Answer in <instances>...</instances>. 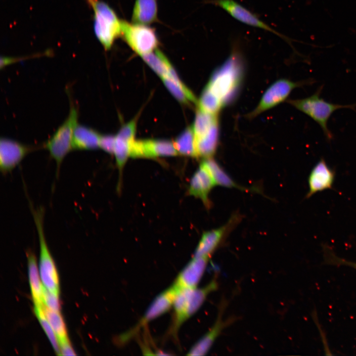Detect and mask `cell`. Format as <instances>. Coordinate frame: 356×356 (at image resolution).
Returning a JSON list of instances; mask_svg holds the SVG:
<instances>
[{"label":"cell","instance_id":"1","mask_svg":"<svg viewBox=\"0 0 356 356\" xmlns=\"http://www.w3.org/2000/svg\"><path fill=\"white\" fill-rule=\"evenodd\" d=\"M244 71L242 56L238 50L233 48L229 56L211 75L206 87L221 101L223 107L236 98Z\"/></svg>","mask_w":356,"mask_h":356},{"label":"cell","instance_id":"2","mask_svg":"<svg viewBox=\"0 0 356 356\" xmlns=\"http://www.w3.org/2000/svg\"><path fill=\"white\" fill-rule=\"evenodd\" d=\"M93 12L95 35L105 50L111 49L115 40L121 36V20L115 11L102 0H87Z\"/></svg>","mask_w":356,"mask_h":356},{"label":"cell","instance_id":"3","mask_svg":"<svg viewBox=\"0 0 356 356\" xmlns=\"http://www.w3.org/2000/svg\"><path fill=\"white\" fill-rule=\"evenodd\" d=\"M30 207L37 228L40 243V274L43 284L50 292L58 295L59 283L58 274L54 261L46 244L44 231V209L43 207L34 208L31 202Z\"/></svg>","mask_w":356,"mask_h":356},{"label":"cell","instance_id":"4","mask_svg":"<svg viewBox=\"0 0 356 356\" xmlns=\"http://www.w3.org/2000/svg\"><path fill=\"white\" fill-rule=\"evenodd\" d=\"M78 110L71 103L69 114L64 122L58 127L51 137L43 145L56 164L58 175L61 165L72 148V138L74 129L78 123Z\"/></svg>","mask_w":356,"mask_h":356},{"label":"cell","instance_id":"5","mask_svg":"<svg viewBox=\"0 0 356 356\" xmlns=\"http://www.w3.org/2000/svg\"><path fill=\"white\" fill-rule=\"evenodd\" d=\"M290 103L318 124L329 139L332 138V134L327 127L331 115L338 109L353 108V105H343L327 102L319 97L318 92L304 99L290 100Z\"/></svg>","mask_w":356,"mask_h":356},{"label":"cell","instance_id":"6","mask_svg":"<svg viewBox=\"0 0 356 356\" xmlns=\"http://www.w3.org/2000/svg\"><path fill=\"white\" fill-rule=\"evenodd\" d=\"M129 46L140 56L157 49L159 40L155 30L147 25L121 20V33Z\"/></svg>","mask_w":356,"mask_h":356},{"label":"cell","instance_id":"7","mask_svg":"<svg viewBox=\"0 0 356 356\" xmlns=\"http://www.w3.org/2000/svg\"><path fill=\"white\" fill-rule=\"evenodd\" d=\"M177 288L173 285L158 295L147 308L142 318L134 328L120 336V341L126 342L143 326L149 322L167 312L173 305L177 292Z\"/></svg>","mask_w":356,"mask_h":356},{"label":"cell","instance_id":"8","mask_svg":"<svg viewBox=\"0 0 356 356\" xmlns=\"http://www.w3.org/2000/svg\"><path fill=\"white\" fill-rule=\"evenodd\" d=\"M209 2L223 9L235 19L242 23L270 32L286 42H290L288 38L272 29L257 15L234 0H209Z\"/></svg>","mask_w":356,"mask_h":356},{"label":"cell","instance_id":"9","mask_svg":"<svg viewBox=\"0 0 356 356\" xmlns=\"http://www.w3.org/2000/svg\"><path fill=\"white\" fill-rule=\"evenodd\" d=\"M36 147L25 145L7 137L0 140V170L5 175L11 172L29 153Z\"/></svg>","mask_w":356,"mask_h":356},{"label":"cell","instance_id":"10","mask_svg":"<svg viewBox=\"0 0 356 356\" xmlns=\"http://www.w3.org/2000/svg\"><path fill=\"white\" fill-rule=\"evenodd\" d=\"M178 154L174 142L167 140H134L131 145L130 157L133 158H155Z\"/></svg>","mask_w":356,"mask_h":356},{"label":"cell","instance_id":"11","mask_svg":"<svg viewBox=\"0 0 356 356\" xmlns=\"http://www.w3.org/2000/svg\"><path fill=\"white\" fill-rule=\"evenodd\" d=\"M299 83L287 79H280L273 83L265 92L257 107L251 114L252 117L269 109L284 101Z\"/></svg>","mask_w":356,"mask_h":356},{"label":"cell","instance_id":"12","mask_svg":"<svg viewBox=\"0 0 356 356\" xmlns=\"http://www.w3.org/2000/svg\"><path fill=\"white\" fill-rule=\"evenodd\" d=\"M238 219V217L234 216L226 224L203 233L195 249L193 257L209 258Z\"/></svg>","mask_w":356,"mask_h":356},{"label":"cell","instance_id":"13","mask_svg":"<svg viewBox=\"0 0 356 356\" xmlns=\"http://www.w3.org/2000/svg\"><path fill=\"white\" fill-rule=\"evenodd\" d=\"M209 259L193 257L178 273L173 285L177 289L197 287L206 270Z\"/></svg>","mask_w":356,"mask_h":356},{"label":"cell","instance_id":"14","mask_svg":"<svg viewBox=\"0 0 356 356\" xmlns=\"http://www.w3.org/2000/svg\"><path fill=\"white\" fill-rule=\"evenodd\" d=\"M216 184L210 172L201 163L192 176L189 188L190 195L200 199L207 208L210 206L208 195Z\"/></svg>","mask_w":356,"mask_h":356},{"label":"cell","instance_id":"15","mask_svg":"<svg viewBox=\"0 0 356 356\" xmlns=\"http://www.w3.org/2000/svg\"><path fill=\"white\" fill-rule=\"evenodd\" d=\"M334 179L332 170L323 159L319 161L313 167L308 178L309 191L307 197L332 187Z\"/></svg>","mask_w":356,"mask_h":356},{"label":"cell","instance_id":"16","mask_svg":"<svg viewBox=\"0 0 356 356\" xmlns=\"http://www.w3.org/2000/svg\"><path fill=\"white\" fill-rule=\"evenodd\" d=\"M101 135L88 127L78 124L73 134V150H90L99 147Z\"/></svg>","mask_w":356,"mask_h":356},{"label":"cell","instance_id":"17","mask_svg":"<svg viewBox=\"0 0 356 356\" xmlns=\"http://www.w3.org/2000/svg\"><path fill=\"white\" fill-rule=\"evenodd\" d=\"M227 324L228 323L222 319V313L221 315L219 314L213 326L191 347L187 355H205Z\"/></svg>","mask_w":356,"mask_h":356},{"label":"cell","instance_id":"18","mask_svg":"<svg viewBox=\"0 0 356 356\" xmlns=\"http://www.w3.org/2000/svg\"><path fill=\"white\" fill-rule=\"evenodd\" d=\"M134 24L148 25L157 20L156 0H135L132 14Z\"/></svg>","mask_w":356,"mask_h":356},{"label":"cell","instance_id":"19","mask_svg":"<svg viewBox=\"0 0 356 356\" xmlns=\"http://www.w3.org/2000/svg\"><path fill=\"white\" fill-rule=\"evenodd\" d=\"M27 257L29 283L34 307H43V284L39 275L36 259L30 251L27 252Z\"/></svg>","mask_w":356,"mask_h":356},{"label":"cell","instance_id":"20","mask_svg":"<svg viewBox=\"0 0 356 356\" xmlns=\"http://www.w3.org/2000/svg\"><path fill=\"white\" fill-rule=\"evenodd\" d=\"M219 130L218 122L211 127L203 136L195 139L198 157L205 159L211 158L215 154L218 144Z\"/></svg>","mask_w":356,"mask_h":356},{"label":"cell","instance_id":"21","mask_svg":"<svg viewBox=\"0 0 356 356\" xmlns=\"http://www.w3.org/2000/svg\"><path fill=\"white\" fill-rule=\"evenodd\" d=\"M162 79L167 89L178 101L183 103H187L189 101L196 103L194 94L182 83L178 76L174 78L165 77Z\"/></svg>","mask_w":356,"mask_h":356},{"label":"cell","instance_id":"22","mask_svg":"<svg viewBox=\"0 0 356 356\" xmlns=\"http://www.w3.org/2000/svg\"><path fill=\"white\" fill-rule=\"evenodd\" d=\"M144 61L161 78L168 76L172 65L166 56L156 49L141 56Z\"/></svg>","mask_w":356,"mask_h":356},{"label":"cell","instance_id":"23","mask_svg":"<svg viewBox=\"0 0 356 356\" xmlns=\"http://www.w3.org/2000/svg\"><path fill=\"white\" fill-rule=\"evenodd\" d=\"M202 163L210 172L216 185L246 190V188L241 187L234 182L224 170L211 158L205 159Z\"/></svg>","mask_w":356,"mask_h":356},{"label":"cell","instance_id":"24","mask_svg":"<svg viewBox=\"0 0 356 356\" xmlns=\"http://www.w3.org/2000/svg\"><path fill=\"white\" fill-rule=\"evenodd\" d=\"M178 154L197 157L195 138L193 128H186L174 142Z\"/></svg>","mask_w":356,"mask_h":356},{"label":"cell","instance_id":"25","mask_svg":"<svg viewBox=\"0 0 356 356\" xmlns=\"http://www.w3.org/2000/svg\"><path fill=\"white\" fill-rule=\"evenodd\" d=\"M218 122L217 115L205 112L198 108L192 128L195 139L204 135L213 125Z\"/></svg>","mask_w":356,"mask_h":356},{"label":"cell","instance_id":"26","mask_svg":"<svg viewBox=\"0 0 356 356\" xmlns=\"http://www.w3.org/2000/svg\"><path fill=\"white\" fill-rule=\"evenodd\" d=\"M45 316L54 331L58 341L68 339L66 327L60 312L51 310L44 305Z\"/></svg>","mask_w":356,"mask_h":356},{"label":"cell","instance_id":"27","mask_svg":"<svg viewBox=\"0 0 356 356\" xmlns=\"http://www.w3.org/2000/svg\"><path fill=\"white\" fill-rule=\"evenodd\" d=\"M198 103V108L215 115H217L223 107L221 101L206 87L202 91Z\"/></svg>","mask_w":356,"mask_h":356},{"label":"cell","instance_id":"28","mask_svg":"<svg viewBox=\"0 0 356 356\" xmlns=\"http://www.w3.org/2000/svg\"><path fill=\"white\" fill-rule=\"evenodd\" d=\"M132 142H130L116 136L113 153L114 154L116 163L119 169L120 179L123 167L128 158L130 157L131 144Z\"/></svg>","mask_w":356,"mask_h":356},{"label":"cell","instance_id":"29","mask_svg":"<svg viewBox=\"0 0 356 356\" xmlns=\"http://www.w3.org/2000/svg\"><path fill=\"white\" fill-rule=\"evenodd\" d=\"M34 312L56 354L60 356V350L58 339L45 316L43 311V307H34Z\"/></svg>","mask_w":356,"mask_h":356},{"label":"cell","instance_id":"30","mask_svg":"<svg viewBox=\"0 0 356 356\" xmlns=\"http://www.w3.org/2000/svg\"><path fill=\"white\" fill-rule=\"evenodd\" d=\"M43 301L44 305L48 309L56 312H60V304L59 296L50 292L43 284Z\"/></svg>","mask_w":356,"mask_h":356},{"label":"cell","instance_id":"31","mask_svg":"<svg viewBox=\"0 0 356 356\" xmlns=\"http://www.w3.org/2000/svg\"><path fill=\"white\" fill-rule=\"evenodd\" d=\"M136 120L134 119L123 126L119 130L117 136L132 142L134 140Z\"/></svg>","mask_w":356,"mask_h":356},{"label":"cell","instance_id":"32","mask_svg":"<svg viewBox=\"0 0 356 356\" xmlns=\"http://www.w3.org/2000/svg\"><path fill=\"white\" fill-rule=\"evenodd\" d=\"M115 139L116 136L112 135H101L99 141V147L109 154H113Z\"/></svg>","mask_w":356,"mask_h":356},{"label":"cell","instance_id":"33","mask_svg":"<svg viewBox=\"0 0 356 356\" xmlns=\"http://www.w3.org/2000/svg\"><path fill=\"white\" fill-rule=\"evenodd\" d=\"M58 343L60 350V356L76 355L68 338L60 341L58 342Z\"/></svg>","mask_w":356,"mask_h":356},{"label":"cell","instance_id":"34","mask_svg":"<svg viewBox=\"0 0 356 356\" xmlns=\"http://www.w3.org/2000/svg\"><path fill=\"white\" fill-rule=\"evenodd\" d=\"M347 264L349 265H352V266L356 268V264L355 263H347Z\"/></svg>","mask_w":356,"mask_h":356}]
</instances>
